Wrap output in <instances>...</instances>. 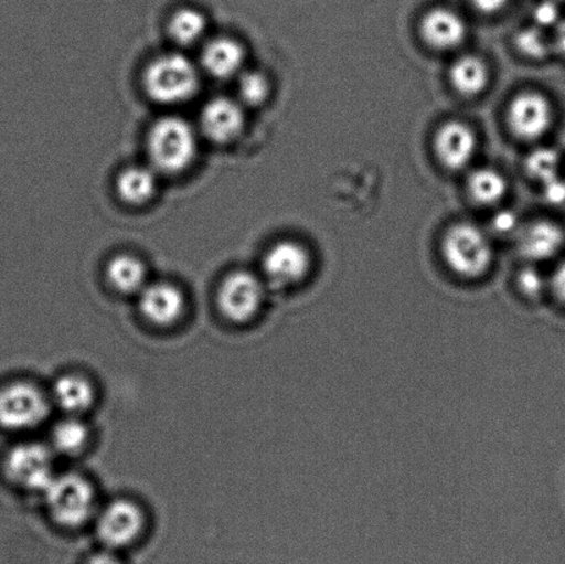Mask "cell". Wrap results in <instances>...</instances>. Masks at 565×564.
Returning a JSON list of instances; mask_svg holds the SVG:
<instances>
[{"label": "cell", "mask_w": 565, "mask_h": 564, "mask_svg": "<svg viewBox=\"0 0 565 564\" xmlns=\"http://www.w3.org/2000/svg\"><path fill=\"white\" fill-rule=\"evenodd\" d=\"M198 153V135L190 121L180 116H164L148 135V155L154 170L179 174L186 170Z\"/></svg>", "instance_id": "6da1fadb"}, {"label": "cell", "mask_w": 565, "mask_h": 564, "mask_svg": "<svg viewBox=\"0 0 565 564\" xmlns=\"http://www.w3.org/2000/svg\"><path fill=\"white\" fill-rule=\"evenodd\" d=\"M201 76L195 64L185 55L170 53L160 55L148 65L143 86L154 103L175 105L195 96Z\"/></svg>", "instance_id": "7a4b0ae2"}, {"label": "cell", "mask_w": 565, "mask_h": 564, "mask_svg": "<svg viewBox=\"0 0 565 564\" xmlns=\"http://www.w3.org/2000/svg\"><path fill=\"white\" fill-rule=\"evenodd\" d=\"M42 494L50 515L64 528H81L96 512V491L82 475H55Z\"/></svg>", "instance_id": "3957f363"}, {"label": "cell", "mask_w": 565, "mask_h": 564, "mask_svg": "<svg viewBox=\"0 0 565 564\" xmlns=\"http://www.w3.org/2000/svg\"><path fill=\"white\" fill-rule=\"evenodd\" d=\"M443 258L454 274L463 279H479L494 258L489 237L473 224L451 226L441 245Z\"/></svg>", "instance_id": "277c9868"}, {"label": "cell", "mask_w": 565, "mask_h": 564, "mask_svg": "<svg viewBox=\"0 0 565 564\" xmlns=\"http://www.w3.org/2000/svg\"><path fill=\"white\" fill-rule=\"evenodd\" d=\"M50 400L36 385L13 383L0 390V427L28 430L41 425L50 413Z\"/></svg>", "instance_id": "5b68a950"}, {"label": "cell", "mask_w": 565, "mask_h": 564, "mask_svg": "<svg viewBox=\"0 0 565 564\" xmlns=\"http://www.w3.org/2000/svg\"><path fill=\"white\" fill-rule=\"evenodd\" d=\"M4 472L19 488L43 493L55 477L54 451L38 441L15 446L4 458Z\"/></svg>", "instance_id": "8992f818"}, {"label": "cell", "mask_w": 565, "mask_h": 564, "mask_svg": "<svg viewBox=\"0 0 565 564\" xmlns=\"http://www.w3.org/2000/svg\"><path fill=\"white\" fill-rule=\"evenodd\" d=\"M263 280L247 270H236L226 276L218 290V307L224 317L234 323H247L257 317L264 304Z\"/></svg>", "instance_id": "52a82bcc"}, {"label": "cell", "mask_w": 565, "mask_h": 564, "mask_svg": "<svg viewBox=\"0 0 565 564\" xmlns=\"http://www.w3.org/2000/svg\"><path fill=\"white\" fill-rule=\"evenodd\" d=\"M312 268V258L302 245L292 241L276 243L265 254L263 270L265 279L275 289H288V287L301 284Z\"/></svg>", "instance_id": "ba28073f"}, {"label": "cell", "mask_w": 565, "mask_h": 564, "mask_svg": "<svg viewBox=\"0 0 565 564\" xmlns=\"http://www.w3.org/2000/svg\"><path fill=\"white\" fill-rule=\"evenodd\" d=\"M141 508L129 500L110 502L99 513L97 534L108 550L125 549L140 538L143 529Z\"/></svg>", "instance_id": "9c48e42d"}, {"label": "cell", "mask_w": 565, "mask_h": 564, "mask_svg": "<svg viewBox=\"0 0 565 564\" xmlns=\"http://www.w3.org/2000/svg\"><path fill=\"white\" fill-rule=\"evenodd\" d=\"M508 124L513 135L522 140H540L553 125V107L550 99L535 92L519 94L509 105Z\"/></svg>", "instance_id": "30bf717a"}, {"label": "cell", "mask_w": 565, "mask_h": 564, "mask_svg": "<svg viewBox=\"0 0 565 564\" xmlns=\"http://www.w3.org/2000/svg\"><path fill=\"white\" fill-rule=\"evenodd\" d=\"M245 110L242 103L230 97H215L204 105L201 129L210 141L228 143L235 141L245 129Z\"/></svg>", "instance_id": "8fae6325"}, {"label": "cell", "mask_w": 565, "mask_h": 564, "mask_svg": "<svg viewBox=\"0 0 565 564\" xmlns=\"http://www.w3.org/2000/svg\"><path fill=\"white\" fill-rule=\"evenodd\" d=\"M138 297H140L138 307L142 317L160 328L179 322L185 312L184 292L166 281L147 285Z\"/></svg>", "instance_id": "7c38bea8"}, {"label": "cell", "mask_w": 565, "mask_h": 564, "mask_svg": "<svg viewBox=\"0 0 565 564\" xmlns=\"http://www.w3.org/2000/svg\"><path fill=\"white\" fill-rule=\"evenodd\" d=\"M478 149L475 131L461 120L443 125L435 137V151L440 163L448 170L467 168Z\"/></svg>", "instance_id": "4fadbf2b"}, {"label": "cell", "mask_w": 565, "mask_h": 564, "mask_svg": "<svg viewBox=\"0 0 565 564\" xmlns=\"http://www.w3.org/2000/svg\"><path fill=\"white\" fill-rule=\"evenodd\" d=\"M420 33L430 47L447 52L461 46L467 39L468 26L457 11L436 8L424 15Z\"/></svg>", "instance_id": "5bb4252c"}, {"label": "cell", "mask_w": 565, "mask_h": 564, "mask_svg": "<svg viewBox=\"0 0 565 564\" xmlns=\"http://www.w3.org/2000/svg\"><path fill=\"white\" fill-rule=\"evenodd\" d=\"M565 234L561 225L550 220H539L524 226L519 234V253L530 262H547L561 253Z\"/></svg>", "instance_id": "9a60e30c"}, {"label": "cell", "mask_w": 565, "mask_h": 564, "mask_svg": "<svg viewBox=\"0 0 565 564\" xmlns=\"http://www.w3.org/2000/svg\"><path fill=\"white\" fill-rule=\"evenodd\" d=\"M246 54L239 42L231 38H217L207 43L202 53V65L215 79H231L242 74Z\"/></svg>", "instance_id": "2e32d148"}, {"label": "cell", "mask_w": 565, "mask_h": 564, "mask_svg": "<svg viewBox=\"0 0 565 564\" xmlns=\"http://www.w3.org/2000/svg\"><path fill=\"white\" fill-rule=\"evenodd\" d=\"M50 400L68 416L77 417L93 406L96 392L90 381L82 375L68 374L55 381Z\"/></svg>", "instance_id": "e0dca14e"}, {"label": "cell", "mask_w": 565, "mask_h": 564, "mask_svg": "<svg viewBox=\"0 0 565 564\" xmlns=\"http://www.w3.org/2000/svg\"><path fill=\"white\" fill-rule=\"evenodd\" d=\"M450 79L454 88L462 96H479L489 85V66L476 55H463L452 64Z\"/></svg>", "instance_id": "ac0fdd59"}, {"label": "cell", "mask_w": 565, "mask_h": 564, "mask_svg": "<svg viewBox=\"0 0 565 564\" xmlns=\"http://www.w3.org/2000/svg\"><path fill=\"white\" fill-rule=\"evenodd\" d=\"M107 276L110 286L124 295H140L148 285L146 265L129 254L113 258L108 264Z\"/></svg>", "instance_id": "d6986e66"}, {"label": "cell", "mask_w": 565, "mask_h": 564, "mask_svg": "<svg viewBox=\"0 0 565 564\" xmlns=\"http://www.w3.org/2000/svg\"><path fill=\"white\" fill-rule=\"evenodd\" d=\"M118 192L126 203L142 204L151 201L158 190L157 170L153 168L126 169L118 179Z\"/></svg>", "instance_id": "ffe728a7"}, {"label": "cell", "mask_w": 565, "mask_h": 564, "mask_svg": "<svg viewBox=\"0 0 565 564\" xmlns=\"http://www.w3.org/2000/svg\"><path fill=\"white\" fill-rule=\"evenodd\" d=\"M88 441V429L79 418L70 416L53 428V451L63 456H76L85 449Z\"/></svg>", "instance_id": "44dd1931"}, {"label": "cell", "mask_w": 565, "mask_h": 564, "mask_svg": "<svg viewBox=\"0 0 565 564\" xmlns=\"http://www.w3.org/2000/svg\"><path fill=\"white\" fill-rule=\"evenodd\" d=\"M206 30V17L201 11L191 8L177 11L171 17L169 24L171 38L181 46H193L201 41Z\"/></svg>", "instance_id": "7402d4cb"}, {"label": "cell", "mask_w": 565, "mask_h": 564, "mask_svg": "<svg viewBox=\"0 0 565 564\" xmlns=\"http://www.w3.org/2000/svg\"><path fill=\"white\" fill-rule=\"evenodd\" d=\"M470 195L481 204H495L508 192L505 177L492 169L476 170L468 181Z\"/></svg>", "instance_id": "603a6c76"}, {"label": "cell", "mask_w": 565, "mask_h": 564, "mask_svg": "<svg viewBox=\"0 0 565 564\" xmlns=\"http://www.w3.org/2000/svg\"><path fill=\"white\" fill-rule=\"evenodd\" d=\"M525 169L535 180L547 182L558 177L561 169V155L552 148H539L529 155Z\"/></svg>", "instance_id": "cb8c5ba5"}, {"label": "cell", "mask_w": 565, "mask_h": 564, "mask_svg": "<svg viewBox=\"0 0 565 564\" xmlns=\"http://www.w3.org/2000/svg\"><path fill=\"white\" fill-rule=\"evenodd\" d=\"M237 94L242 104L257 107L269 96V82L257 71L243 72L237 79Z\"/></svg>", "instance_id": "d4e9b609"}, {"label": "cell", "mask_w": 565, "mask_h": 564, "mask_svg": "<svg viewBox=\"0 0 565 564\" xmlns=\"http://www.w3.org/2000/svg\"><path fill=\"white\" fill-rule=\"evenodd\" d=\"M518 47L527 57L545 58L552 50V44L540 28H529L519 33Z\"/></svg>", "instance_id": "484cf974"}, {"label": "cell", "mask_w": 565, "mask_h": 564, "mask_svg": "<svg viewBox=\"0 0 565 564\" xmlns=\"http://www.w3.org/2000/svg\"><path fill=\"white\" fill-rule=\"evenodd\" d=\"M534 20L540 26H556L557 22L562 20L556 0H545L536 6Z\"/></svg>", "instance_id": "4316f807"}, {"label": "cell", "mask_w": 565, "mask_h": 564, "mask_svg": "<svg viewBox=\"0 0 565 564\" xmlns=\"http://www.w3.org/2000/svg\"><path fill=\"white\" fill-rule=\"evenodd\" d=\"M519 287L522 289L524 295L536 297L541 295L542 290H544L545 281L542 279L541 274L536 273L535 269H525L520 274Z\"/></svg>", "instance_id": "83f0119b"}, {"label": "cell", "mask_w": 565, "mask_h": 564, "mask_svg": "<svg viewBox=\"0 0 565 564\" xmlns=\"http://www.w3.org/2000/svg\"><path fill=\"white\" fill-rule=\"evenodd\" d=\"M545 199L552 204L565 203V180L556 177L551 181L545 182Z\"/></svg>", "instance_id": "f1b7e54d"}, {"label": "cell", "mask_w": 565, "mask_h": 564, "mask_svg": "<svg viewBox=\"0 0 565 564\" xmlns=\"http://www.w3.org/2000/svg\"><path fill=\"white\" fill-rule=\"evenodd\" d=\"M550 285L557 300L565 304V262L558 265L555 273H553Z\"/></svg>", "instance_id": "f546056e"}, {"label": "cell", "mask_w": 565, "mask_h": 564, "mask_svg": "<svg viewBox=\"0 0 565 564\" xmlns=\"http://www.w3.org/2000/svg\"><path fill=\"white\" fill-rule=\"evenodd\" d=\"M509 3H511V0H472L475 9H478L483 14L500 13Z\"/></svg>", "instance_id": "4dcf8cb0"}, {"label": "cell", "mask_w": 565, "mask_h": 564, "mask_svg": "<svg viewBox=\"0 0 565 564\" xmlns=\"http://www.w3.org/2000/svg\"><path fill=\"white\" fill-rule=\"evenodd\" d=\"M518 221L516 217L512 213H501L498 214L494 219V226L497 231H500L501 234H507V232H512L514 226H516Z\"/></svg>", "instance_id": "1f68e13d"}, {"label": "cell", "mask_w": 565, "mask_h": 564, "mask_svg": "<svg viewBox=\"0 0 565 564\" xmlns=\"http://www.w3.org/2000/svg\"><path fill=\"white\" fill-rule=\"evenodd\" d=\"M87 564H124L118 556L114 555L110 550L108 552H99L88 561Z\"/></svg>", "instance_id": "d6a6232c"}, {"label": "cell", "mask_w": 565, "mask_h": 564, "mask_svg": "<svg viewBox=\"0 0 565 564\" xmlns=\"http://www.w3.org/2000/svg\"><path fill=\"white\" fill-rule=\"evenodd\" d=\"M553 46H555L558 52L565 54V17L557 22Z\"/></svg>", "instance_id": "836d02e7"}, {"label": "cell", "mask_w": 565, "mask_h": 564, "mask_svg": "<svg viewBox=\"0 0 565 564\" xmlns=\"http://www.w3.org/2000/svg\"><path fill=\"white\" fill-rule=\"evenodd\" d=\"M557 3H565V0H556Z\"/></svg>", "instance_id": "e575fe53"}]
</instances>
